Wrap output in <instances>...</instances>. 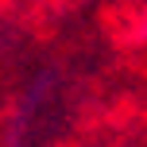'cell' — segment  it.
Wrapping results in <instances>:
<instances>
[{
    "instance_id": "cell-1",
    "label": "cell",
    "mask_w": 147,
    "mask_h": 147,
    "mask_svg": "<svg viewBox=\"0 0 147 147\" xmlns=\"http://www.w3.org/2000/svg\"><path fill=\"white\" fill-rule=\"evenodd\" d=\"M140 23H143L140 31H143V39H147V0H143V20H140Z\"/></svg>"
}]
</instances>
